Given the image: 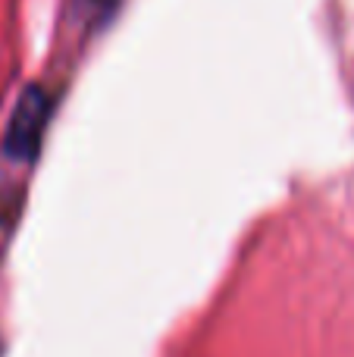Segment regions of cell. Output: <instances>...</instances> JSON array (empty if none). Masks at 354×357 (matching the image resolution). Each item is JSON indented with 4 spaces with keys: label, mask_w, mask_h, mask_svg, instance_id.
<instances>
[{
    "label": "cell",
    "mask_w": 354,
    "mask_h": 357,
    "mask_svg": "<svg viewBox=\"0 0 354 357\" xmlns=\"http://www.w3.org/2000/svg\"><path fill=\"white\" fill-rule=\"evenodd\" d=\"M47 110H50V104L41 88H29L19 98V107L10 119V132H6V151L13 157L29 160L35 154L38 142H41V132L47 126Z\"/></svg>",
    "instance_id": "obj_1"
}]
</instances>
